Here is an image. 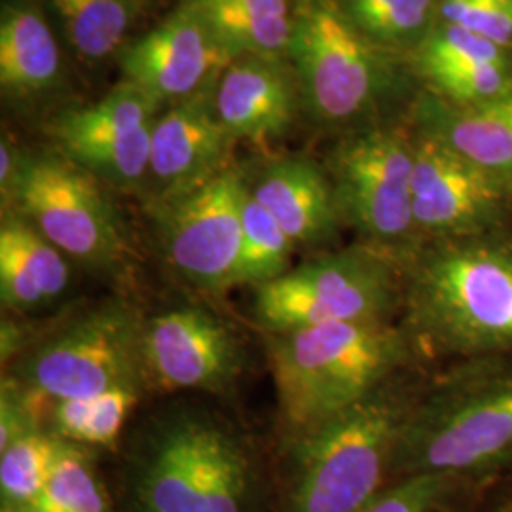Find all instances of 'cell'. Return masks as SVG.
I'll list each match as a JSON object with an SVG mask.
<instances>
[{"label": "cell", "mask_w": 512, "mask_h": 512, "mask_svg": "<svg viewBox=\"0 0 512 512\" xmlns=\"http://www.w3.org/2000/svg\"><path fill=\"white\" fill-rule=\"evenodd\" d=\"M251 194L274 215L294 245H319L336 232L340 211L332 183L306 160L270 165Z\"/></svg>", "instance_id": "17"}, {"label": "cell", "mask_w": 512, "mask_h": 512, "mask_svg": "<svg viewBox=\"0 0 512 512\" xmlns=\"http://www.w3.org/2000/svg\"><path fill=\"white\" fill-rule=\"evenodd\" d=\"M232 139L209 101L173 107L152 126L148 175L164 188L165 198L181 194L226 169Z\"/></svg>", "instance_id": "15"}, {"label": "cell", "mask_w": 512, "mask_h": 512, "mask_svg": "<svg viewBox=\"0 0 512 512\" xmlns=\"http://www.w3.org/2000/svg\"><path fill=\"white\" fill-rule=\"evenodd\" d=\"M249 186L236 169L165 198L162 243L177 274L205 291L238 285L243 207Z\"/></svg>", "instance_id": "11"}, {"label": "cell", "mask_w": 512, "mask_h": 512, "mask_svg": "<svg viewBox=\"0 0 512 512\" xmlns=\"http://www.w3.org/2000/svg\"><path fill=\"white\" fill-rule=\"evenodd\" d=\"M293 239L281 228L274 215L247 194L243 207V238L239 255L238 285L258 289L291 272Z\"/></svg>", "instance_id": "24"}, {"label": "cell", "mask_w": 512, "mask_h": 512, "mask_svg": "<svg viewBox=\"0 0 512 512\" xmlns=\"http://www.w3.org/2000/svg\"><path fill=\"white\" fill-rule=\"evenodd\" d=\"M25 512H114L88 446L63 440L44 494Z\"/></svg>", "instance_id": "25"}, {"label": "cell", "mask_w": 512, "mask_h": 512, "mask_svg": "<svg viewBox=\"0 0 512 512\" xmlns=\"http://www.w3.org/2000/svg\"><path fill=\"white\" fill-rule=\"evenodd\" d=\"M59 74V48L48 23L31 6H12L0 23V82L8 92L35 93Z\"/></svg>", "instance_id": "21"}, {"label": "cell", "mask_w": 512, "mask_h": 512, "mask_svg": "<svg viewBox=\"0 0 512 512\" xmlns=\"http://www.w3.org/2000/svg\"><path fill=\"white\" fill-rule=\"evenodd\" d=\"M342 4L374 42L408 44L431 33L433 0H342Z\"/></svg>", "instance_id": "27"}, {"label": "cell", "mask_w": 512, "mask_h": 512, "mask_svg": "<svg viewBox=\"0 0 512 512\" xmlns=\"http://www.w3.org/2000/svg\"><path fill=\"white\" fill-rule=\"evenodd\" d=\"M145 319L126 302H107L57 330L16 366V380L44 401L86 399L147 382Z\"/></svg>", "instance_id": "6"}, {"label": "cell", "mask_w": 512, "mask_h": 512, "mask_svg": "<svg viewBox=\"0 0 512 512\" xmlns=\"http://www.w3.org/2000/svg\"><path fill=\"white\" fill-rule=\"evenodd\" d=\"M232 55L186 4L122 55L126 80L160 103L190 95Z\"/></svg>", "instance_id": "14"}, {"label": "cell", "mask_w": 512, "mask_h": 512, "mask_svg": "<svg viewBox=\"0 0 512 512\" xmlns=\"http://www.w3.org/2000/svg\"><path fill=\"white\" fill-rule=\"evenodd\" d=\"M128 512H262L264 480L251 446L203 412L154 423L124 473Z\"/></svg>", "instance_id": "1"}, {"label": "cell", "mask_w": 512, "mask_h": 512, "mask_svg": "<svg viewBox=\"0 0 512 512\" xmlns=\"http://www.w3.org/2000/svg\"><path fill=\"white\" fill-rule=\"evenodd\" d=\"M404 355V336L387 321L327 323L274 334L270 361L289 440L384 387Z\"/></svg>", "instance_id": "2"}, {"label": "cell", "mask_w": 512, "mask_h": 512, "mask_svg": "<svg viewBox=\"0 0 512 512\" xmlns=\"http://www.w3.org/2000/svg\"><path fill=\"white\" fill-rule=\"evenodd\" d=\"M406 302L421 336L448 353L512 351V245L444 241L414 264Z\"/></svg>", "instance_id": "4"}, {"label": "cell", "mask_w": 512, "mask_h": 512, "mask_svg": "<svg viewBox=\"0 0 512 512\" xmlns=\"http://www.w3.org/2000/svg\"><path fill=\"white\" fill-rule=\"evenodd\" d=\"M442 19L492 40L512 46V0H442Z\"/></svg>", "instance_id": "31"}, {"label": "cell", "mask_w": 512, "mask_h": 512, "mask_svg": "<svg viewBox=\"0 0 512 512\" xmlns=\"http://www.w3.org/2000/svg\"><path fill=\"white\" fill-rule=\"evenodd\" d=\"M512 458V370L448 385L410 410L393 475L454 480L494 471Z\"/></svg>", "instance_id": "5"}, {"label": "cell", "mask_w": 512, "mask_h": 512, "mask_svg": "<svg viewBox=\"0 0 512 512\" xmlns=\"http://www.w3.org/2000/svg\"><path fill=\"white\" fill-rule=\"evenodd\" d=\"M71 283V266L54 243L23 217L0 228V298L10 310H38L57 300Z\"/></svg>", "instance_id": "18"}, {"label": "cell", "mask_w": 512, "mask_h": 512, "mask_svg": "<svg viewBox=\"0 0 512 512\" xmlns=\"http://www.w3.org/2000/svg\"><path fill=\"white\" fill-rule=\"evenodd\" d=\"M410 408L380 387L289 440V471L274 512H359L393 475Z\"/></svg>", "instance_id": "3"}, {"label": "cell", "mask_w": 512, "mask_h": 512, "mask_svg": "<svg viewBox=\"0 0 512 512\" xmlns=\"http://www.w3.org/2000/svg\"><path fill=\"white\" fill-rule=\"evenodd\" d=\"M215 109L234 139L279 137L293 122L291 80L272 59L249 57L228 67L222 76Z\"/></svg>", "instance_id": "16"}, {"label": "cell", "mask_w": 512, "mask_h": 512, "mask_svg": "<svg viewBox=\"0 0 512 512\" xmlns=\"http://www.w3.org/2000/svg\"><path fill=\"white\" fill-rule=\"evenodd\" d=\"M143 355L147 382L165 391H224L238 378L243 359L228 325L196 306L150 317Z\"/></svg>", "instance_id": "13"}, {"label": "cell", "mask_w": 512, "mask_h": 512, "mask_svg": "<svg viewBox=\"0 0 512 512\" xmlns=\"http://www.w3.org/2000/svg\"><path fill=\"white\" fill-rule=\"evenodd\" d=\"M397 293L395 256L368 245L317 258L258 287L253 311L274 336L327 323L387 321Z\"/></svg>", "instance_id": "7"}, {"label": "cell", "mask_w": 512, "mask_h": 512, "mask_svg": "<svg viewBox=\"0 0 512 512\" xmlns=\"http://www.w3.org/2000/svg\"><path fill=\"white\" fill-rule=\"evenodd\" d=\"M412 147V215L416 230L442 241L482 236L511 196L490 175L437 137L423 133Z\"/></svg>", "instance_id": "12"}, {"label": "cell", "mask_w": 512, "mask_h": 512, "mask_svg": "<svg viewBox=\"0 0 512 512\" xmlns=\"http://www.w3.org/2000/svg\"><path fill=\"white\" fill-rule=\"evenodd\" d=\"M497 512H512V501L509 505H505V507H501Z\"/></svg>", "instance_id": "34"}, {"label": "cell", "mask_w": 512, "mask_h": 512, "mask_svg": "<svg viewBox=\"0 0 512 512\" xmlns=\"http://www.w3.org/2000/svg\"><path fill=\"white\" fill-rule=\"evenodd\" d=\"M188 6L232 57L275 61L289 54L293 37L289 0H190Z\"/></svg>", "instance_id": "20"}, {"label": "cell", "mask_w": 512, "mask_h": 512, "mask_svg": "<svg viewBox=\"0 0 512 512\" xmlns=\"http://www.w3.org/2000/svg\"><path fill=\"white\" fill-rule=\"evenodd\" d=\"M8 198L63 255L88 268H114L126 253L112 205L95 177L71 160L21 162Z\"/></svg>", "instance_id": "9"}, {"label": "cell", "mask_w": 512, "mask_h": 512, "mask_svg": "<svg viewBox=\"0 0 512 512\" xmlns=\"http://www.w3.org/2000/svg\"><path fill=\"white\" fill-rule=\"evenodd\" d=\"M505 48L469 29L444 21L423 40L421 67L425 74L473 63H509Z\"/></svg>", "instance_id": "28"}, {"label": "cell", "mask_w": 512, "mask_h": 512, "mask_svg": "<svg viewBox=\"0 0 512 512\" xmlns=\"http://www.w3.org/2000/svg\"><path fill=\"white\" fill-rule=\"evenodd\" d=\"M342 0H298L289 54L313 114L329 124L363 114L385 92L389 67Z\"/></svg>", "instance_id": "8"}, {"label": "cell", "mask_w": 512, "mask_h": 512, "mask_svg": "<svg viewBox=\"0 0 512 512\" xmlns=\"http://www.w3.org/2000/svg\"><path fill=\"white\" fill-rule=\"evenodd\" d=\"M437 90L459 107L486 105L512 93V61L473 63L427 73Z\"/></svg>", "instance_id": "29"}, {"label": "cell", "mask_w": 512, "mask_h": 512, "mask_svg": "<svg viewBox=\"0 0 512 512\" xmlns=\"http://www.w3.org/2000/svg\"><path fill=\"white\" fill-rule=\"evenodd\" d=\"M141 397V389L120 387L103 395L90 397L86 418L76 444L82 446H110L120 437L124 423Z\"/></svg>", "instance_id": "32"}, {"label": "cell", "mask_w": 512, "mask_h": 512, "mask_svg": "<svg viewBox=\"0 0 512 512\" xmlns=\"http://www.w3.org/2000/svg\"><path fill=\"white\" fill-rule=\"evenodd\" d=\"M78 54L99 59L114 52L135 19V0H52Z\"/></svg>", "instance_id": "26"}, {"label": "cell", "mask_w": 512, "mask_h": 512, "mask_svg": "<svg viewBox=\"0 0 512 512\" xmlns=\"http://www.w3.org/2000/svg\"><path fill=\"white\" fill-rule=\"evenodd\" d=\"M458 482L442 475L403 476L359 512H446Z\"/></svg>", "instance_id": "30"}, {"label": "cell", "mask_w": 512, "mask_h": 512, "mask_svg": "<svg viewBox=\"0 0 512 512\" xmlns=\"http://www.w3.org/2000/svg\"><path fill=\"white\" fill-rule=\"evenodd\" d=\"M158 99L141 90L133 82L124 80L97 105L88 109L65 112L57 122V141L61 147L131 135L152 126Z\"/></svg>", "instance_id": "22"}, {"label": "cell", "mask_w": 512, "mask_h": 512, "mask_svg": "<svg viewBox=\"0 0 512 512\" xmlns=\"http://www.w3.org/2000/svg\"><path fill=\"white\" fill-rule=\"evenodd\" d=\"M19 162L16 158V152L12 145L4 139L2 148H0V186H2V196H10V190L14 186V181L18 177Z\"/></svg>", "instance_id": "33"}, {"label": "cell", "mask_w": 512, "mask_h": 512, "mask_svg": "<svg viewBox=\"0 0 512 512\" xmlns=\"http://www.w3.org/2000/svg\"><path fill=\"white\" fill-rule=\"evenodd\" d=\"M63 439L52 431H31L0 450L2 512H25L44 494Z\"/></svg>", "instance_id": "23"}, {"label": "cell", "mask_w": 512, "mask_h": 512, "mask_svg": "<svg viewBox=\"0 0 512 512\" xmlns=\"http://www.w3.org/2000/svg\"><path fill=\"white\" fill-rule=\"evenodd\" d=\"M414 147L389 131H368L346 141L332 160V188L340 211L370 241L395 256L414 236Z\"/></svg>", "instance_id": "10"}, {"label": "cell", "mask_w": 512, "mask_h": 512, "mask_svg": "<svg viewBox=\"0 0 512 512\" xmlns=\"http://www.w3.org/2000/svg\"><path fill=\"white\" fill-rule=\"evenodd\" d=\"M425 131L482 169L512 196V93L486 105L429 103Z\"/></svg>", "instance_id": "19"}]
</instances>
